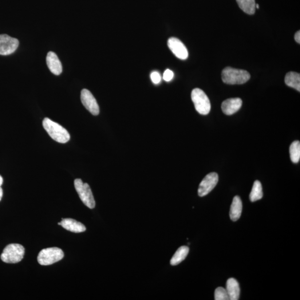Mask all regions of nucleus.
I'll list each match as a JSON object with an SVG mask.
<instances>
[{
  "mask_svg": "<svg viewBox=\"0 0 300 300\" xmlns=\"http://www.w3.org/2000/svg\"><path fill=\"white\" fill-rule=\"evenodd\" d=\"M42 125L49 136L57 143L65 144L70 140V135L68 130L50 118H45L43 120Z\"/></svg>",
  "mask_w": 300,
  "mask_h": 300,
  "instance_id": "1",
  "label": "nucleus"
},
{
  "mask_svg": "<svg viewBox=\"0 0 300 300\" xmlns=\"http://www.w3.org/2000/svg\"><path fill=\"white\" fill-rule=\"evenodd\" d=\"M250 74L247 71L227 67L222 72V80L228 85H242L250 78Z\"/></svg>",
  "mask_w": 300,
  "mask_h": 300,
  "instance_id": "2",
  "label": "nucleus"
},
{
  "mask_svg": "<svg viewBox=\"0 0 300 300\" xmlns=\"http://www.w3.org/2000/svg\"><path fill=\"white\" fill-rule=\"evenodd\" d=\"M25 248L20 244H11L3 249L1 259L7 263H17L20 262L25 255Z\"/></svg>",
  "mask_w": 300,
  "mask_h": 300,
  "instance_id": "3",
  "label": "nucleus"
},
{
  "mask_svg": "<svg viewBox=\"0 0 300 300\" xmlns=\"http://www.w3.org/2000/svg\"><path fill=\"white\" fill-rule=\"evenodd\" d=\"M64 257L60 248L50 247L42 250L38 255V262L43 266H48L60 261Z\"/></svg>",
  "mask_w": 300,
  "mask_h": 300,
  "instance_id": "4",
  "label": "nucleus"
},
{
  "mask_svg": "<svg viewBox=\"0 0 300 300\" xmlns=\"http://www.w3.org/2000/svg\"><path fill=\"white\" fill-rule=\"evenodd\" d=\"M191 98L197 112L204 115L210 112V100L202 90L198 88L193 89L191 93Z\"/></svg>",
  "mask_w": 300,
  "mask_h": 300,
  "instance_id": "5",
  "label": "nucleus"
},
{
  "mask_svg": "<svg viewBox=\"0 0 300 300\" xmlns=\"http://www.w3.org/2000/svg\"><path fill=\"white\" fill-rule=\"evenodd\" d=\"M74 185L82 202L91 209L95 207V201L89 184L83 183L80 179H77L74 181Z\"/></svg>",
  "mask_w": 300,
  "mask_h": 300,
  "instance_id": "6",
  "label": "nucleus"
},
{
  "mask_svg": "<svg viewBox=\"0 0 300 300\" xmlns=\"http://www.w3.org/2000/svg\"><path fill=\"white\" fill-rule=\"evenodd\" d=\"M19 45L18 39L5 34L0 35V55L7 56L14 53Z\"/></svg>",
  "mask_w": 300,
  "mask_h": 300,
  "instance_id": "7",
  "label": "nucleus"
},
{
  "mask_svg": "<svg viewBox=\"0 0 300 300\" xmlns=\"http://www.w3.org/2000/svg\"><path fill=\"white\" fill-rule=\"evenodd\" d=\"M219 176L216 172L208 173L201 181L198 189V194L200 197L207 195L214 189L218 184Z\"/></svg>",
  "mask_w": 300,
  "mask_h": 300,
  "instance_id": "8",
  "label": "nucleus"
},
{
  "mask_svg": "<svg viewBox=\"0 0 300 300\" xmlns=\"http://www.w3.org/2000/svg\"><path fill=\"white\" fill-rule=\"evenodd\" d=\"M81 100L83 105L94 116H97L100 112L99 106L93 94L87 89H83L81 93Z\"/></svg>",
  "mask_w": 300,
  "mask_h": 300,
  "instance_id": "9",
  "label": "nucleus"
},
{
  "mask_svg": "<svg viewBox=\"0 0 300 300\" xmlns=\"http://www.w3.org/2000/svg\"><path fill=\"white\" fill-rule=\"evenodd\" d=\"M168 45L169 49L175 56L180 60H186L188 56V49L179 39L171 38L169 39Z\"/></svg>",
  "mask_w": 300,
  "mask_h": 300,
  "instance_id": "10",
  "label": "nucleus"
},
{
  "mask_svg": "<svg viewBox=\"0 0 300 300\" xmlns=\"http://www.w3.org/2000/svg\"><path fill=\"white\" fill-rule=\"evenodd\" d=\"M243 101L240 98H232L225 100L222 105L223 112L227 115H231L238 112L242 108Z\"/></svg>",
  "mask_w": 300,
  "mask_h": 300,
  "instance_id": "11",
  "label": "nucleus"
},
{
  "mask_svg": "<svg viewBox=\"0 0 300 300\" xmlns=\"http://www.w3.org/2000/svg\"><path fill=\"white\" fill-rule=\"evenodd\" d=\"M46 63L50 72L54 75H59L62 72L61 62L56 54L50 51L47 54Z\"/></svg>",
  "mask_w": 300,
  "mask_h": 300,
  "instance_id": "12",
  "label": "nucleus"
},
{
  "mask_svg": "<svg viewBox=\"0 0 300 300\" xmlns=\"http://www.w3.org/2000/svg\"><path fill=\"white\" fill-rule=\"evenodd\" d=\"M58 225L66 229V230L75 233H80L86 231L84 225L72 219H62Z\"/></svg>",
  "mask_w": 300,
  "mask_h": 300,
  "instance_id": "13",
  "label": "nucleus"
},
{
  "mask_svg": "<svg viewBox=\"0 0 300 300\" xmlns=\"http://www.w3.org/2000/svg\"><path fill=\"white\" fill-rule=\"evenodd\" d=\"M226 290L229 300H238L239 299L240 288L239 283L236 279L230 278L227 280Z\"/></svg>",
  "mask_w": 300,
  "mask_h": 300,
  "instance_id": "14",
  "label": "nucleus"
},
{
  "mask_svg": "<svg viewBox=\"0 0 300 300\" xmlns=\"http://www.w3.org/2000/svg\"><path fill=\"white\" fill-rule=\"evenodd\" d=\"M243 210V203L240 197L238 196L234 197L231 205L230 217L233 222L238 221L241 215H242Z\"/></svg>",
  "mask_w": 300,
  "mask_h": 300,
  "instance_id": "15",
  "label": "nucleus"
},
{
  "mask_svg": "<svg viewBox=\"0 0 300 300\" xmlns=\"http://www.w3.org/2000/svg\"><path fill=\"white\" fill-rule=\"evenodd\" d=\"M188 252L189 248L188 246H183L179 248L171 260V265L176 266L183 262L187 257Z\"/></svg>",
  "mask_w": 300,
  "mask_h": 300,
  "instance_id": "16",
  "label": "nucleus"
},
{
  "mask_svg": "<svg viewBox=\"0 0 300 300\" xmlns=\"http://www.w3.org/2000/svg\"><path fill=\"white\" fill-rule=\"evenodd\" d=\"M285 84L300 92V75L295 72L288 73L285 78Z\"/></svg>",
  "mask_w": 300,
  "mask_h": 300,
  "instance_id": "17",
  "label": "nucleus"
},
{
  "mask_svg": "<svg viewBox=\"0 0 300 300\" xmlns=\"http://www.w3.org/2000/svg\"><path fill=\"white\" fill-rule=\"evenodd\" d=\"M236 1L244 13L250 15L255 13V0H236Z\"/></svg>",
  "mask_w": 300,
  "mask_h": 300,
  "instance_id": "18",
  "label": "nucleus"
},
{
  "mask_svg": "<svg viewBox=\"0 0 300 300\" xmlns=\"http://www.w3.org/2000/svg\"><path fill=\"white\" fill-rule=\"evenodd\" d=\"M263 197L262 188L261 183L256 180L252 187V190L250 194V200L251 202H255L262 199Z\"/></svg>",
  "mask_w": 300,
  "mask_h": 300,
  "instance_id": "19",
  "label": "nucleus"
},
{
  "mask_svg": "<svg viewBox=\"0 0 300 300\" xmlns=\"http://www.w3.org/2000/svg\"><path fill=\"white\" fill-rule=\"evenodd\" d=\"M290 158L292 162L297 164L300 159V143L299 141H295L290 147Z\"/></svg>",
  "mask_w": 300,
  "mask_h": 300,
  "instance_id": "20",
  "label": "nucleus"
},
{
  "mask_svg": "<svg viewBox=\"0 0 300 300\" xmlns=\"http://www.w3.org/2000/svg\"><path fill=\"white\" fill-rule=\"evenodd\" d=\"M215 300H228V297L226 289L222 287L217 288L215 291Z\"/></svg>",
  "mask_w": 300,
  "mask_h": 300,
  "instance_id": "21",
  "label": "nucleus"
},
{
  "mask_svg": "<svg viewBox=\"0 0 300 300\" xmlns=\"http://www.w3.org/2000/svg\"><path fill=\"white\" fill-rule=\"evenodd\" d=\"M173 76H174V74L172 71L167 69L164 73L163 78L165 81L169 82L172 80Z\"/></svg>",
  "mask_w": 300,
  "mask_h": 300,
  "instance_id": "22",
  "label": "nucleus"
},
{
  "mask_svg": "<svg viewBox=\"0 0 300 300\" xmlns=\"http://www.w3.org/2000/svg\"><path fill=\"white\" fill-rule=\"evenodd\" d=\"M150 77H151V80L153 84H159L161 81V78L160 75L157 72H152Z\"/></svg>",
  "mask_w": 300,
  "mask_h": 300,
  "instance_id": "23",
  "label": "nucleus"
},
{
  "mask_svg": "<svg viewBox=\"0 0 300 300\" xmlns=\"http://www.w3.org/2000/svg\"><path fill=\"white\" fill-rule=\"evenodd\" d=\"M3 180L2 177L0 175V201H1L3 196V189L1 186L3 184Z\"/></svg>",
  "mask_w": 300,
  "mask_h": 300,
  "instance_id": "24",
  "label": "nucleus"
},
{
  "mask_svg": "<svg viewBox=\"0 0 300 300\" xmlns=\"http://www.w3.org/2000/svg\"><path fill=\"white\" fill-rule=\"evenodd\" d=\"M295 39L298 43H300V31H298L295 35Z\"/></svg>",
  "mask_w": 300,
  "mask_h": 300,
  "instance_id": "25",
  "label": "nucleus"
},
{
  "mask_svg": "<svg viewBox=\"0 0 300 300\" xmlns=\"http://www.w3.org/2000/svg\"><path fill=\"white\" fill-rule=\"evenodd\" d=\"M256 8H257L258 9H259L260 7L259 4H256Z\"/></svg>",
  "mask_w": 300,
  "mask_h": 300,
  "instance_id": "26",
  "label": "nucleus"
}]
</instances>
